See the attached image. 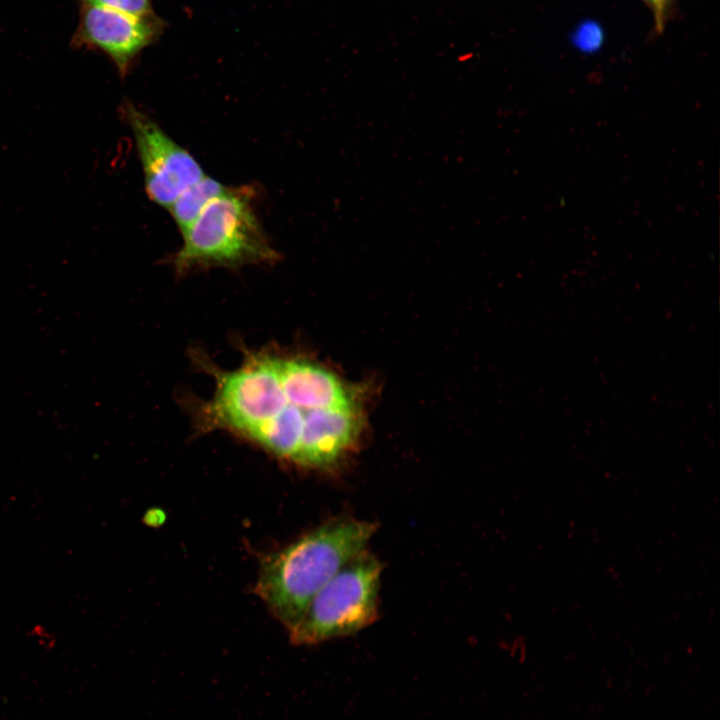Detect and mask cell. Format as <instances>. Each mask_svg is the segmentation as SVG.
I'll use <instances>...</instances> for the list:
<instances>
[{
  "label": "cell",
  "instance_id": "5",
  "mask_svg": "<svg viewBox=\"0 0 720 720\" xmlns=\"http://www.w3.org/2000/svg\"><path fill=\"white\" fill-rule=\"evenodd\" d=\"M122 112L137 147L147 195L169 208L191 184L205 176L198 161L176 143L149 115L126 103Z\"/></svg>",
  "mask_w": 720,
  "mask_h": 720
},
{
  "label": "cell",
  "instance_id": "3",
  "mask_svg": "<svg viewBox=\"0 0 720 720\" xmlns=\"http://www.w3.org/2000/svg\"><path fill=\"white\" fill-rule=\"evenodd\" d=\"M251 185L227 187L182 233L183 244L173 257L177 274L222 267L273 264L280 258L255 210Z\"/></svg>",
  "mask_w": 720,
  "mask_h": 720
},
{
  "label": "cell",
  "instance_id": "10",
  "mask_svg": "<svg viewBox=\"0 0 720 720\" xmlns=\"http://www.w3.org/2000/svg\"><path fill=\"white\" fill-rule=\"evenodd\" d=\"M649 9L655 34H662L672 12V0H641Z\"/></svg>",
  "mask_w": 720,
  "mask_h": 720
},
{
  "label": "cell",
  "instance_id": "2",
  "mask_svg": "<svg viewBox=\"0 0 720 720\" xmlns=\"http://www.w3.org/2000/svg\"><path fill=\"white\" fill-rule=\"evenodd\" d=\"M376 524L341 517L326 522L262 562L256 591L292 629L313 597L353 557L366 549Z\"/></svg>",
  "mask_w": 720,
  "mask_h": 720
},
{
  "label": "cell",
  "instance_id": "4",
  "mask_svg": "<svg viewBox=\"0 0 720 720\" xmlns=\"http://www.w3.org/2000/svg\"><path fill=\"white\" fill-rule=\"evenodd\" d=\"M382 566L363 550L348 561L313 597L297 624L289 630L298 645H311L352 635L377 616Z\"/></svg>",
  "mask_w": 720,
  "mask_h": 720
},
{
  "label": "cell",
  "instance_id": "1",
  "mask_svg": "<svg viewBox=\"0 0 720 720\" xmlns=\"http://www.w3.org/2000/svg\"><path fill=\"white\" fill-rule=\"evenodd\" d=\"M200 360L215 389L195 407L198 428L230 432L282 459L294 461L317 411L356 404L330 370L279 349L247 351L233 370Z\"/></svg>",
  "mask_w": 720,
  "mask_h": 720
},
{
  "label": "cell",
  "instance_id": "9",
  "mask_svg": "<svg viewBox=\"0 0 720 720\" xmlns=\"http://www.w3.org/2000/svg\"><path fill=\"white\" fill-rule=\"evenodd\" d=\"M81 4L111 9L136 17L155 14L151 0H81Z\"/></svg>",
  "mask_w": 720,
  "mask_h": 720
},
{
  "label": "cell",
  "instance_id": "6",
  "mask_svg": "<svg viewBox=\"0 0 720 720\" xmlns=\"http://www.w3.org/2000/svg\"><path fill=\"white\" fill-rule=\"evenodd\" d=\"M165 22L156 14L136 17L115 10L81 4L74 47L103 52L120 75L129 73L140 53L158 40Z\"/></svg>",
  "mask_w": 720,
  "mask_h": 720
},
{
  "label": "cell",
  "instance_id": "8",
  "mask_svg": "<svg viewBox=\"0 0 720 720\" xmlns=\"http://www.w3.org/2000/svg\"><path fill=\"white\" fill-rule=\"evenodd\" d=\"M227 187L206 175L187 187L168 208L180 232L183 233L202 210Z\"/></svg>",
  "mask_w": 720,
  "mask_h": 720
},
{
  "label": "cell",
  "instance_id": "7",
  "mask_svg": "<svg viewBox=\"0 0 720 720\" xmlns=\"http://www.w3.org/2000/svg\"><path fill=\"white\" fill-rule=\"evenodd\" d=\"M361 429V416L356 404L321 409L306 429L293 462L327 469L354 446Z\"/></svg>",
  "mask_w": 720,
  "mask_h": 720
}]
</instances>
